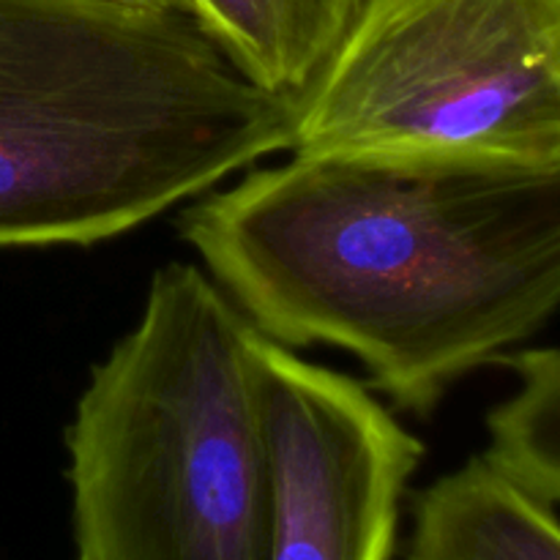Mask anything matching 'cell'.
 I'll list each match as a JSON object with an SVG mask.
<instances>
[{
    "label": "cell",
    "mask_w": 560,
    "mask_h": 560,
    "mask_svg": "<svg viewBox=\"0 0 560 560\" xmlns=\"http://www.w3.org/2000/svg\"><path fill=\"white\" fill-rule=\"evenodd\" d=\"M255 337L200 266L153 271L66 427L77 560H266Z\"/></svg>",
    "instance_id": "3957f363"
},
{
    "label": "cell",
    "mask_w": 560,
    "mask_h": 560,
    "mask_svg": "<svg viewBox=\"0 0 560 560\" xmlns=\"http://www.w3.org/2000/svg\"><path fill=\"white\" fill-rule=\"evenodd\" d=\"M293 107L189 14L0 0V249L131 233L290 151Z\"/></svg>",
    "instance_id": "7a4b0ae2"
},
{
    "label": "cell",
    "mask_w": 560,
    "mask_h": 560,
    "mask_svg": "<svg viewBox=\"0 0 560 560\" xmlns=\"http://www.w3.org/2000/svg\"><path fill=\"white\" fill-rule=\"evenodd\" d=\"M120 5H135V9H153V11H178L189 14V0H113ZM191 16V14H189Z\"/></svg>",
    "instance_id": "9c48e42d"
},
{
    "label": "cell",
    "mask_w": 560,
    "mask_h": 560,
    "mask_svg": "<svg viewBox=\"0 0 560 560\" xmlns=\"http://www.w3.org/2000/svg\"><path fill=\"white\" fill-rule=\"evenodd\" d=\"M266 560H392L424 443L355 377L255 337Z\"/></svg>",
    "instance_id": "5b68a950"
},
{
    "label": "cell",
    "mask_w": 560,
    "mask_h": 560,
    "mask_svg": "<svg viewBox=\"0 0 560 560\" xmlns=\"http://www.w3.org/2000/svg\"><path fill=\"white\" fill-rule=\"evenodd\" d=\"M361 0H189L224 58L273 96L299 98L342 38Z\"/></svg>",
    "instance_id": "52a82bcc"
},
{
    "label": "cell",
    "mask_w": 560,
    "mask_h": 560,
    "mask_svg": "<svg viewBox=\"0 0 560 560\" xmlns=\"http://www.w3.org/2000/svg\"><path fill=\"white\" fill-rule=\"evenodd\" d=\"M290 151L560 173V0H361Z\"/></svg>",
    "instance_id": "277c9868"
},
{
    "label": "cell",
    "mask_w": 560,
    "mask_h": 560,
    "mask_svg": "<svg viewBox=\"0 0 560 560\" xmlns=\"http://www.w3.org/2000/svg\"><path fill=\"white\" fill-rule=\"evenodd\" d=\"M175 228L260 337L345 350L421 419L560 304V173L293 153Z\"/></svg>",
    "instance_id": "6da1fadb"
},
{
    "label": "cell",
    "mask_w": 560,
    "mask_h": 560,
    "mask_svg": "<svg viewBox=\"0 0 560 560\" xmlns=\"http://www.w3.org/2000/svg\"><path fill=\"white\" fill-rule=\"evenodd\" d=\"M495 364L517 375L520 388L487 413L490 443L481 457L539 501L560 503V353L514 348Z\"/></svg>",
    "instance_id": "ba28073f"
},
{
    "label": "cell",
    "mask_w": 560,
    "mask_h": 560,
    "mask_svg": "<svg viewBox=\"0 0 560 560\" xmlns=\"http://www.w3.org/2000/svg\"><path fill=\"white\" fill-rule=\"evenodd\" d=\"M410 517L408 560H560L558 506L481 454L416 492Z\"/></svg>",
    "instance_id": "8992f818"
}]
</instances>
